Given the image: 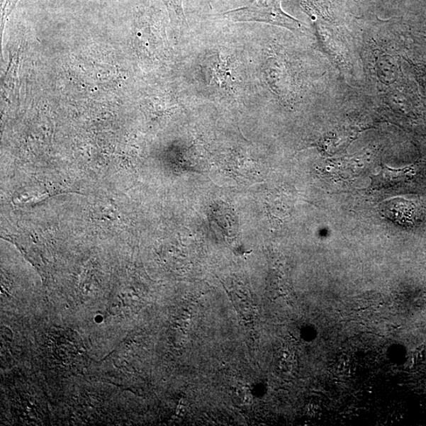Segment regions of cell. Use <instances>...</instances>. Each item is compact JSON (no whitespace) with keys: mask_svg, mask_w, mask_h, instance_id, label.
Listing matches in <instances>:
<instances>
[{"mask_svg":"<svg viewBox=\"0 0 426 426\" xmlns=\"http://www.w3.org/2000/svg\"><path fill=\"white\" fill-rule=\"evenodd\" d=\"M169 11L172 23L178 27L186 26V18L184 9V0H162Z\"/></svg>","mask_w":426,"mask_h":426,"instance_id":"3","label":"cell"},{"mask_svg":"<svg viewBox=\"0 0 426 426\" xmlns=\"http://www.w3.org/2000/svg\"><path fill=\"white\" fill-rule=\"evenodd\" d=\"M18 0H3L2 6V16L5 18L8 16L11 11L13 10V6L16 4Z\"/></svg>","mask_w":426,"mask_h":426,"instance_id":"4","label":"cell"},{"mask_svg":"<svg viewBox=\"0 0 426 426\" xmlns=\"http://www.w3.org/2000/svg\"><path fill=\"white\" fill-rule=\"evenodd\" d=\"M95 320L96 321V323H101L102 320H103V318L101 316L96 317L95 318Z\"/></svg>","mask_w":426,"mask_h":426,"instance_id":"5","label":"cell"},{"mask_svg":"<svg viewBox=\"0 0 426 426\" xmlns=\"http://www.w3.org/2000/svg\"><path fill=\"white\" fill-rule=\"evenodd\" d=\"M415 174L414 169L405 167V169H395L391 167L383 169L373 177V186L376 189L392 187L410 179Z\"/></svg>","mask_w":426,"mask_h":426,"instance_id":"2","label":"cell"},{"mask_svg":"<svg viewBox=\"0 0 426 426\" xmlns=\"http://www.w3.org/2000/svg\"><path fill=\"white\" fill-rule=\"evenodd\" d=\"M221 16L235 23H263L293 31L302 29L298 20L284 11L281 0H254L241 9L225 12Z\"/></svg>","mask_w":426,"mask_h":426,"instance_id":"1","label":"cell"}]
</instances>
